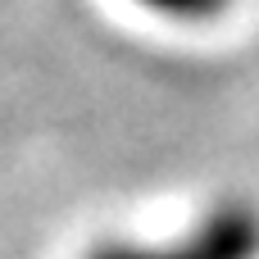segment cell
Returning a JSON list of instances; mask_svg holds the SVG:
<instances>
[{"label": "cell", "instance_id": "6da1fadb", "mask_svg": "<svg viewBox=\"0 0 259 259\" xmlns=\"http://www.w3.org/2000/svg\"><path fill=\"white\" fill-rule=\"evenodd\" d=\"M87 259H259V209L223 200L173 241H114Z\"/></svg>", "mask_w": 259, "mask_h": 259}, {"label": "cell", "instance_id": "7a4b0ae2", "mask_svg": "<svg viewBox=\"0 0 259 259\" xmlns=\"http://www.w3.org/2000/svg\"><path fill=\"white\" fill-rule=\"evenodd\" d=\"M132 5L164 23H209V18L228 14L237 0H132Z\"/></svg>", "mask_w": 259, "mask_h": 259}]
</instances>
